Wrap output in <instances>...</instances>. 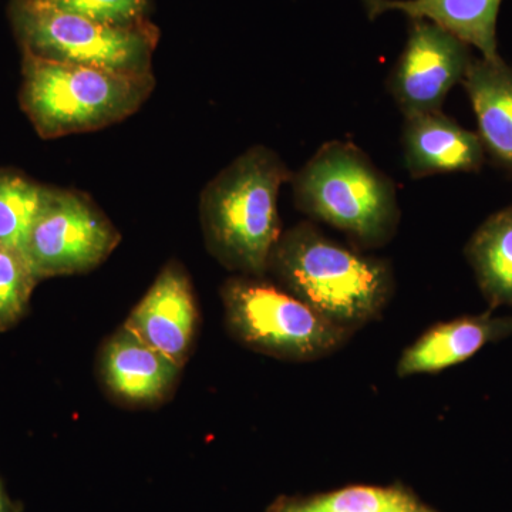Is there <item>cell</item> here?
I'll list each match as a JSON object with an SVG mask.
<instances>
[{
    "mask_svg": "<svg viewBox=\"0 0 512 512\" xmlns=\"http://www.w3.org/2000/svg\"><path fill=\"white\" fill-rule=\"evenodd\" d=\"M268 274L275 284L352 333L382 318L396 286L387 259L340 244L312 222L282 232Z\"/></svg>",
    "mask_w": 512,
    "mask_h": 512,
    "instance_id": "cell-1",
    "label": "cell"
},
{
    "mask_svg": "<svg viewBox=\"0 0 512 512\" xmlns=\"http://www.w3.org/2000/svg\"><path fill=\"white\" fill-rule=\"evenodd\" d=\"M293 173L274 150L248 148L201 194L200 215L208 251L239 275L265 278L282 235L278 197Z\"/></svg>",
    "mask_w": 512,
    "mask_h": 512,
    "instance_id": "cell-2",
    "label": "cell"
},
{
    "mask_svg": "<svg viewBox=\"0 0 512 512\" xmlns=\"http://www.w3.org/2000/svg\"><path fill=\"white\" fill-rule=\"evenodd\" d=\"M291 183L299 211L343 232L360 251L384 247L399 231L402 212L393 180L356 144H322Z\"/></svg>",
    "mask_w": 512,
    "mask_h": 512,
    "instance_id": "cell-3",
    "label": "cell"
},
{
    "mask_svg": "<svg viewBox=\"0 0 512 512\" xmlns=\"http://www.w3.org/2000/svg\"><path fill=\"white\" fill-rule=\"evenodd\" d=\"M154 87L153 73L114 72L22 53L20 109L45 140L120 123L141 109Z\"/></svg>",
    "mask_w": 512,
    "mask_h": 512,
    "instance_id": "cell-4",
    "label": "cell"
},
{
    "mask_svg": "<svg viewBox=\"0 0 512 512\" xmlns=\"http://www.w3.org/2000/svg\"><path fill=\"white\" fill-rule=\"evenodd\" d=\"M221 299L234 339L275 359L316 362L338 352L355 335L265 278H229Z\"/></svg>",
    "mask_w": 512,
    "mask_h": 512,
    "instance_id": "cell-5",
    "label": "cell"
},
{
    "mask_svg": "<svg viewBox=\"0 0 512 512\" xmlns=\"http://www.w3.org/2000/svg\"><path fill=\"white\" fill-rule=\"evenodd\" d=\"M8 18L22 53L114 72L153 73L160 42L154 23L106 25L53 8L45 0H9Z\"/></svg>",
    "mask_w": 512,
    "mask_h": 512,
    "instance_id": "cell-6",
    "label": "cell"
},
{
    "mask_svg": "<svg viewBox=\"0 0 512 512\" xmlns=\"http://www.w3.org/2000/svg\"><path fill=\"white\" fill-rule=\"evenodd\" d=\"M121 235L89 195L47 187L25 252L40 279L84 274L103 264Z\"/></svg>",
    "mask_w": 512,
    "mask_h": 512,
    "instance_id": "cell-7",
    "label": "cell"
},
{
    "mask_svg": "<svg viewBox=\"0 0 512 512\" xmlns=\"http://www.w3.org/2000/svg\"><path fill=\"white\" fill-rule=\"evenodd\" d=\"M471 47L429 20H410L402 55L387 79V92L403 116L443 111L448 93L473 63Z\"/></svg>",
    "mask_w": 512,
    "mask_h": 512,
    "instance_id": "cell-8",
    "label": "cell"
},
{
    "mask_svg": "<svg viewBox=\"0 0 512 512\" xmlns=\"http://www.w3.org/2000/svg\"><path fill=\"white\" fill-rule=\"evenodd\" d=\"M198 325V306L183 266L161 269L144 298L131 311L124 329L147 346L183 367L190 356Z\"/></svg>",
    "mask_w": 512,
    "mask_h": 512,
    "instance_id": "cell-9",
    "label": "cell"
},
{
    "mask_svg": "<svg viewBox=\"0 0 512 512\" xmlns=\"http://www.w3.org/2000/svg\"><path fill=\"white\" fill-rule=\"evenodd\" d=\"M511 336L512 315L497 316L491 309L436 323L403 350L397 360V376L406 379L443 372Z\"/></svg>",
    "mask_w": 512,
    "mask_h": 512,
    "instance_id": "cell-10",
    "label": "cell"
},
{
    "mask_svg": "<svg viewBox=\"0 0 512 512\" xmlns=\"http://www.w3.org/2000/svg\"><path fill=\"white\" fill-rule=\"evenodd\" d=\"M402 146L404 165L414 180L480 173L487 161L477 131L467 130L443 111L404 117Z\"/></svg>",
    "mask_w": 512,
    "mask_h": 512,
    "instance_id": "cell-11",
    "label": "cell"
},
{
    "mask_svg": "<svg viewBox=\"0 0 512 512\" xmlns=\"http://www.w3.org/2000/svg\"><path fill=\"white\" fill-rule=\"evenodd\" d=\"M487 160L512 178V66L474 57L463 82Z\"/></svg>",
    "mask_w": 512,
    "mask_h": 512,
    "instance_id": "cell-12",
    "label": "cell"
},
{
    "mask_svg": "<svg viewBox=\"0 0 512 512\" xmlns=\"http://www.w3.org/2000/svg\"><path fill=\"white\" fill-rule=\"evenodd\" d=\"M367 18L399 12L410 20L436 23L477 49L485 60H500L497 20L503 0H360Z\"/></svg>",
    "mask_w": 512,
    "mask_h": 512,
    "instance_id": "cell-13",
    "label": "cell"
},
{
    "mask_svg": "<svg viewBox=\"0 0 512 512\" xmlns=\"http://www.w3.org/2000/svg\"><path fill=\"white\" fill-rule=\"evenodd\" d=\"M101 376L124 402L153 403L173 389L181 367L121 329L101 353Z\"/></svg>",
    "mask_w": 512,
    "mask_h": 512,
    "instance_id": "cell-14",
    "label": "cell"
},
{
    "mask_svg": "<svg viewBox=\"0 0 512 512\" xmlns=\"http://www.w3.org/2000/svg\"><path fill=\"white\" fill-rule=\"evenodd\" d=\"M464 255L488 309H512V202L478 225Z\"/></svg>",
    "mask_w": 512,
    "mask_h": 512,
    "instance_id": "cell-15",
    "label": "cell"
},
{
    "mask_svg": "<svg viewBox=\"0 0 512 512\" xmlns=\"http://www.w3.org/2000/svg\"><path fill=\"white\" fill-rule=\"evenodd\" d=\"M266 512H440L400 483L348 485L311 495H282Z\"/></svg>",
    "mask_w": 512,
    "mask_h": 512,
    "instance_id": "cell-16",
    "label": "cell"
},
{
    "mask_svg": "<svg viewBox=\"0 0 512 512\" xmlns=\"http://www.w3.org/2000/svg\"><path fill=\"white\" fill-rule=\"evenodd\" d=\"M46 194V185L20 171L0 168V245L25 251Z\"/></svg>",
    "mask_w": 512,
    "mask_h": 512,
    "instance_id": "cell-17",
    "label": "cell"
},
{
    "mask_svg": "<svg viewBox=\"0 0 512 512\" xmlns=\"http://www.w3.org/2000/svg\"><path fill=\"white\" fill-rule=\"evenodd\" d=\"M39 281L23 249L0 245V332L12 328L25 315Z\"/></svg>",
    "mask_w": 512,
    "mask_h": 512,
    "instance_id": "cell-18",
    "label": "cell"
},
{
    "mask_svg": "<svg viewBox=\"0 0 512 512\" xmlns=\"http://www.w3.org/2000/svg\"><path fill=\"white\" fill-rule=\"evenodd\" d=\"M47 5L111 26L150 22L151 0H45Z\"/></svg>",
    "mask_w": 512,
    "mask_h": 512,
    "instance_id": "cell-19",
    "label": "cell"
},
{
    "mask_svg": "<svg viewBox=\"0 0 512 512\" xmlns=\"http://www.w3.org/2000/svg\"><path fill=\"white\" fill-rule=\"evenodd\" d=\"M0 512H9L8 503H6L5 494H3L2 487H0Z\"/></svg>",
    "mask_w": 512,
    "mask_h": 512,
    "instance_id": "cell-20",
    "label": "cell"
}]
</instances>
